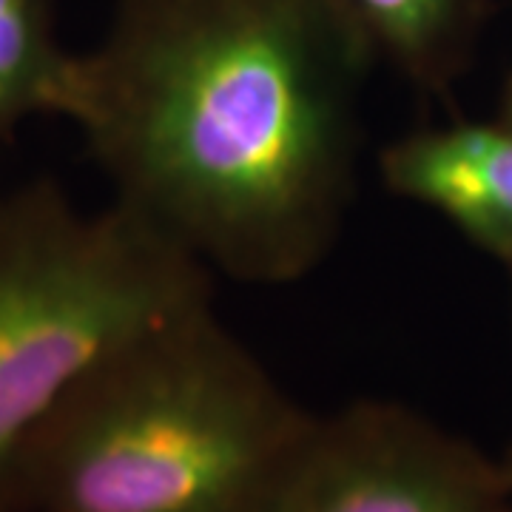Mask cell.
<instances>
[{
    "instance_id": "1",
    "label": "cell",
    "mask_w": 512,
    "mask_h": 512,
    "mask_svg": "<svg viewBox=\"0 0 512 512\" xmlns=\"http://www.w3.org/2000/svg\"><path fill=\"white\" fill-rule=\"evenodd\" d=\"M376 60L353 0H114L63 117L111 202L211 274L291 285L342 237Z\"/></svg>"
},
{
    "instance_id": "2",
    "label": "cell",
    "mask_w": 512,
    "mask_h": 512,
    "mask_svg": "<svg viewBox=\"0 0 512 512\" xmlns=\"http://www.w3.org/2000/svg\"><path fill=\"white\" fill-rule=\"evenodd\" d=\"M316 421L214 299L200 302L134 333L60 399L6 512H276Z\"/></svg>"
},
{
    "instance_id": "3",
    "label": "cell",
    "mask_w": 512,
    "mask_h": 512,
    "mask_svg": "<svg viewBox=\"0 0 512 512\" xmlns=\"http://www.w3.org/2000/svg\"><path fill=\"white\" fill-rule=\"evenodd\" d=\"M214 274L111 202L80 211L49 177L0 197V510L20 456L106 353L214 299Z\"/></svg>"
},
{
    "instance_id": "4",
    "label": "cell",
    "mask_w": 512,
    "mask_h": 512,
    "mask_svg": "<svg viewBox=\"0 0 512 512\" xmlns=\"http://www.w3.org/2000/svg\"><path fill=\"white\" fill-rule=\"evenodd\" d=\"M276 512H512L507 458L402 402L319 416Z\"/></svg>"
},
{
    "instance_id": "5",
    "label": "cell",
    "mask_w": 512,
    "mask_h": 512,
    "mask_svg": "<svg viewBox=\"0 0 512 512\" xmlns=\"http://www.w3.org/2000/svg\"><path fill=\"white\" fill-rule=\"evenodd\" d=\"M379 177L390 194L436 211L512 265V126L501 117L407 131L379 151Z\"/></svg>"
},
{
    "instance_id": "6",
    "label": "cell",
    "mask_w": 512,
    "mask_h": 512,
    "mask_svg": "<svg viewBox=\"0 0 512 512\" xmlns=\"http://www.w3.org/2000/svg\"><path fill=\"white\" fill-rule=\"evenodd\" d=\"M379 60L430 100L464 77L490 0H353Z\"/></svg>"
},
{
    "instance_id": "7",
    "label": "cell",
    "mask_w": 512,
    "mask_h": 512,
    "mask_svg": "<svg viewBox=\"0 0 512 512\" xmlns=\"http://www.w3.org/2000/svg\"><path fill=\"white\" fill-rule=\"evenodd\" d=\"M72 66L55 0H0V148L29 117H63Z\"/></svg>"
},
{
    "instance_id": "8",
    "label": "cell",
    "mask_w": 512,
    "mask_h": 512,
    "mask_svg": "<svg viewBox=\"0 0 512 512\" xmlns=\"http://www.w3.org/2000/svg\"><path fill=\"white\" fill-rule=\"evenodd\" d=\"M498 117L512 126V74L510 80H507V86H504V94H501V111H498Z\"/></svg>"
},
{
    "instance_id": "9",
    "label": "cell",
    "mask_w": 512,
    "mask_h": 512,
    "mask_svg": "<svg viewBox=\"0 0 512 512\" xmlns=\"http://www.w3.org/2000/svg\"><path fill=\"white\" fill-rule=\"evenodd\" d=\"M507 464H510V470H512V453H510V456H507Z\"/></svg>"
},
{
    "instance_id": "10",
    "label": "cell",
    "mask_w": 512,
    "mask_h": 512,
    "mask_svg": "<svg viewBox=\"0 0 512 512\" xmlns=\"http://www.w3.org/2000/svg\"><path fill=\"white\" fill-rule=\"evenodd\" d=\"M507 271H510V279H512V265H507Z\"/></svg>"
},
{
    "instance_id": "11",
    "label": "cell",
    "mask_w": 512,
    "mask_h": 512,
    "mask_svg": "<svg viewBox=\"0 0 512 512\" xmlns=\"http://www.w3.org/2000/svg\"><path fill=\"white\" fill-rule=\"evenodd\" d=\"M0 512H3V510H0Z\"/></svg>"
}]
</instances>
